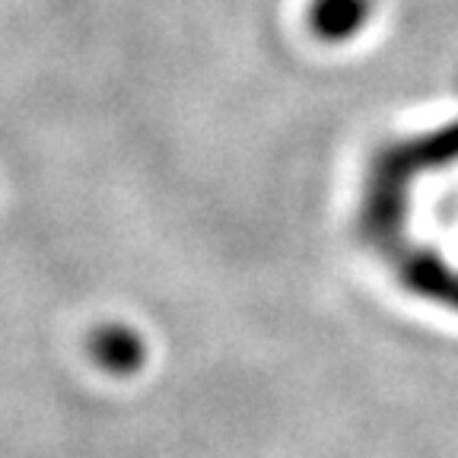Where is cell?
I'll return each mask as SVG.
<instances>
[{"label": "cell", "mask_w": 458, "mask_h": 458, "mask_svg": "<svg viewBox=\"0 0 458 458\" xmlns=\"http://www.w3.org/2000/svg\"><path fill=\"white\" fill-rule=\"evenodd\" d=\"M93 360L112 376H128L143 363V341L124 325H106L89 341Z\"/></svg>", "instance_id": "obj_2"}, {"label": "cell", "mask_w": 458, "mask_h": 458, "mask_svg": "<svg viewBox=\"0 0 458 458\" xmlns=\"http://www.w3.org/2000/svg\"><path fill=\"white\" fill-rule=\"evenodd\" d=\"M376 0H306V29L315 42L344 45L369 26Z\"/></svg>", "instance_id": "obj_1"}]
</instances>
